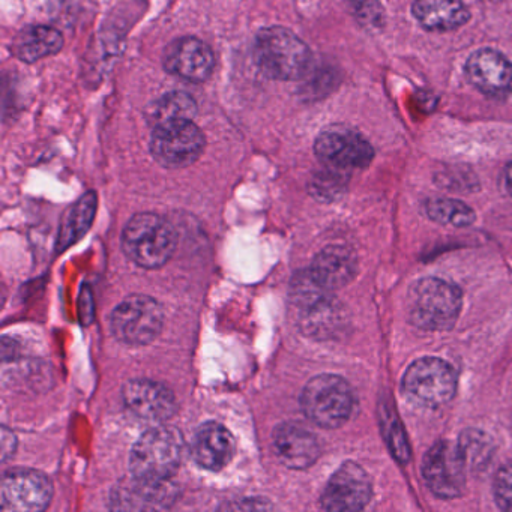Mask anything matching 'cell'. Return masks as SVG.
Masks as SVG:
<instances>
[{
  "label": "cell",
  "instance_id": "cell-19",
  "mask_svg": "<svg viewBox=\"0 0 512 512\" xmlns=\"http://www.w3.org/2000/svg\"><path fill=\"white\" fill-rule=\"evenodd\" d=\"M356 271H358L356 254L350 248L341 247V245L323 248L314 257L311 268L308 269L311 277L329 292L347 286L355 278Z\"/></svg>",
  "mask_w": 512,
  "mask_h": 512
},
{
  "label": "cell",
  "instance_id": "cell-11",
  "mask_svg": "<svg viewBox=\"0 0 512 512\" xmlns=\"http://www.w3.org/2000/svg\"><path fill=\"white\" fill-rule=\"evenodd\" d=\"M466 463L458 443L440 440L425 454L422 475L434 496L455 499L466 488Z\"/></svg>",
  "mask_w": 512,
  "mask_h": 512
},
{
  "label": "cell",
  "instance_id": "cell-25",
  "mask_svg": "<svg viewBox=\"0 0 512 512\" xmlns=\"http://www.w3.org/2000/svg\"><path fill=\"white\" fill-rule=\"evenodd\" d=\"M425 212L431 220L443 226L467 227L476 220L475 211L466 203L443 197L427 200Z\"/></svg>",
  "mask_w": 512,
  "mask_h": 512
},
{
  "label": "cell",
  "instance_id": "cell-29",
  "mask_svg": "<svg viewBox=\"0 0 512 512\" xmlns=\"http://www.w3.org/2000/svg\"><path fill=\"white\" fill-rule=\"evenodd\" d=\"M493 491L497 506L503 511L512 512V463L497 472Z\"/></svg>",
  "mask_w": 512,
  "mask_h": 512
},
{
  "label": "cell",
  "instance_id": "cell-24",
  "mask_svg": "<svg viewBox=\"0 0 512 512\" xmlns=\"http://www.w3.org/2000/svg\"><path fill=\"white\" fill-rule=\"evenodd\" d=\"M458 448H460L467 469L472 472H481L490 466L496 446L487 433L478 428H469L461 433Z\"/></svg>",
  "mask_w": 512,
  "mask_h": 512
},
{
  "label": "cell",
  "instance_id": "cell-9",
  "mask_svg": "<svg viewBox=\"0 0 512 512\" xmlns=\"http://www.w3.org/2000/svg\"><path fill=\"white\" fill-rule=\"evenodd\" d=\"M164 325L161 305L151 296L131 295L113 310V335L130 346H145L160 335Z\"/></svg>",
  "mask_w": 512,
  "mask_h": 512
},
{
  "label": "cell",
  "instance_id": "cell-32",
  "mask_svg": "<svg viewBox=\"0 0 512 512\" xmlns=\"http://www.w3.org/2000/svg\"><path fill=\"white\" fill-rule=\"evenodd\" d=\"M505 184L506 188H508L509 193L512 194V163L509 164L508 169H506Z\"/></svg>",
  "mask_w": 512,
  "mask_h": 512
},
{
  "label": "cell",
  "instance_id": "cell-15",
  "mask_svg": "<svg viewBox=\"0 0 512 512\" xmlns=\"http://www.w3.org/2000/svg\"><path fill=\"white\" fill-rule=\"evenodd\" d=\"M122 398L125 406L134 415L155 424L169 421L178 410L175 394L166 385L155 380H130L124 386Z\"/></svg>",
  "mask_w": 512,
  "mask_h": 512
},
{
  "label": "cell",
  "instance_id": "cell-21",
  "mask_svg": "<svg viewBox=\"0 0 512 512\" xmlns=\"http://www.w3.org/2000/svg\"><path fill=\"white\" fill-rule=\"evenodd\" d=\"M64 37L52 26H28L14 38L11 52L19 61L34 64L61 52Z\"/></svg>",
  "mask_w": 512,
  "mask_h": 512
},
{
  "label": "cell",
  "instance_id": "cell-6",
  "mask_svg": "<svg viewBox=\"0 0 512 512\" xmlns=\"http://www.w3.org/2000/svg\"><path fill=\"white\" fill-rule=\"evenodd\" d=\"M292 301L302 331L311 337H332L343 326V308L332 292L320 286L308 271L293 281Z\"/></svg>",
  "mask_w": 512,
  "mask_h": 512
},
{
  "label": "cell",
  "instance_id": "cell-10",
  "mask_svg": "<svg viewBox=\"0 0 512 512\" xmlns=\"http://www.w3.org/2000/svg\"><path fill=\"white\" fill-rule=\"evenodd\" d=\"M314 152L326 167L341 172L365 169L374 158L371 143L358 131L344 125L325 128L317 136Z\"/></svg>",
  "mask_w": 512,
  "mask_h": 512
},
{
  "label": "cell",
  "instance_id": "cell-2",
  "mask_svg": "<svg viewBox=\"0 0 512 512\" xmlns=\"http://www.w3.org/2000/svg\"><path fill=\"white\" fill-rule=\"evenodd\" d=\"M461 307V290L440 278L428 277L416 281L407 295L410 322L424 331H449L457 322Z\"/></svg>",
  "mask_w": 512,
  "mask_h": 512
},
{
  "label": "cell",
  "instance_id": "cell-17",
  "mask_svg": "<svg viewBox=\"0 0 512 512\" xmlns=\"http://www.w3.org/2000/svg\"><path fill=\"white\" fill-rule=\"evenodd\" d=\"M272 443L275 455L290 469H307L320 457V443L316 434L298 422H284L278 425Z\"/></svg>",
  "mask_w": 512,
  "mask_h": 512
},
{
  "label": "cell",
  "instance_id": "cell-16",
  "mask_svg": "<svg viewBox=\"0 0 512 512\" xmlns=\"http://www.w3.org/2000/svg\"><path fill=\"white\" fill-rule=\"evenodd\" d=\"M466 76L481 94L505 98L512 91V64L502 53L482 49L466 62Z\"/></svg>",
  "mask_w": 512,
  "mask_h": 512
},
{
  "label": "cell",
  "instance_id": "cell-3",
  "mask_svg": "<svg viewBox=\"0 0 512 512\" xmlns=\"http://www.w3.org/2000/svg\"><path fill=\"white\" fill-rule=\"evenodd\" d=\"M176 242L178 236L172 224L152 212L134 215L122 232L124 253L131 262L145 269L166 265L175 253Z\"/></svg>",
  "mask_w": 512,
  "mask_h": 512
},
{
  "label": "cell",
  "instance_id": "cell-20",
  "mask_svg": "<svg viewBox=\"0 0 512 512\" xmlns=\"http://www.w3.org/2000/svg\"><path fill=\"white\" fill-rule=\"evenodd\" d=\"M412 11L419 25L431 32L454 31L470 20L460 0H415Z\"/></svg>",
  "mask_w": 512,
  "mask_h": 512
},
{
  "label": "cell",
  "instance_id": "cell-7",
  "mask_svg": "<svg viewBox=\"0 0 512 512\" xmlns=\"http://www.w3.org/2000/svg\"><path fill=\"white\" fill-rule=\"evenodd\" d=\"M206 140L193 119L155 125L151 137V154L166 169H184L199 160Z\"/></svg>",
  "mask_w": 512,
  "mask_h": 512
},
{
  "label": "cell",
  "instance_id": "cell-12",
  "mask_svg": "<svg viewBox=\"0 0 512 512\" xmlns=\"http://www.w3.org/2000/svg\"><path fill=\"white\" fill-rule=\"evenodd\" d=\"M373 496V484L364 467L353 461H346L331 476L320 505L331 512L362 511Z\"/></svg>",
  "mask_w": 512,
  "mask_h": 512
},
{
  "label": "cell",
  "instance_id": "cell-13",
  "mask_svg": "<svg viewBox=\"0 0 512 512\" xmlns=\"http://www.w3.org/2000/svg\"><path fill=\"white\" fill-rule=\"evenodd\" d=\"M53 484L40 470L14 469L2 479V506L5 511H44L52 502Z\"/></svg>",
  "mask_w": 512,
  "mask_h": 512
},
{
  "label": "cell",
  "instance_id": "cell-30",
  "mask_svg": "<svg viewBox=\"0 0 512 512\" xmlns=\"http://www.w3.org/2000/svg\"><path fill=\"white\" fill-rule=\"evenodd\" d=\"M346 2L352 8L353 14L358 17L359 22L368 26L380 25L383 11L379 0H346Z\"/></svg>",
  "mask_w": 512,
  "mask_h": 512
},
{
  "label": "cell",
  "instance_id": "cell-5",
  "mask_svg": "<svg viewBox=\"0 0 512 512\" xmlns=\"http://www.w3.org/2000/svg\"><path fill=\"white\" fill-rule=\"evenodd\" d=\"M301 407L313 424L322 428H338L352 416L355 395L343 377L320 374L305 385Z\"/></svg>",
  "mask_w": 512,
  "mask_h": 512
},
{
  "label": "cell",
  "instance_id": "cell-28",
  "mask_svg": "<svg viewBox=\"0 0 512 512\" xmlns=\"http://www.w3.org/2000/svg\"><path fill=\"white\" fill-rule=\"evenodd\" d=\"M341 170L331 169L328 167L326 172L317 173L311 181V193L316 196L317 199L323 200V202H331V200L337 199L343 194L344 188H346V176Z\"/></svg>",
  "mask_w": 512,
  "mask_h": 512
},
{
  "label": "cell",
  "instance_id": "cell-18",
  "mask_svg": "<svg viewBox=\"0 0 512 512\" xmlns=\"http://www.w3.org/2000/svg\"><path fill=\"white\" fill-rule=\"evenodd\" d=\"M236 451L233 434L218 422H206L194 434L191 455L206 470L224 469L232 461Z\"/></svg>",
  "mask_w": 512,
  "mask_h": 512
},
{
  "label": "cell",
  "instance_id": "cell-31",
  "mask_svg": "<svg viewBox=\"0 0 512 512\" xmlns=\"http://www.w3.org/2000/svg\"><path fill=\"white\" fill-rule=\"evenodd\" d=\"M83 301H85V310H82V319L83 322L89 323L94 317V301H92L91 292L88 289H85V293L82 295Z\"/></svg>",
  "mask_w": 512,
  "mask_h": 512
},
{
  "label": "cell",
  "instance_id": "cell-27",
  "mask_svg": "<svg viewBox=\"0 0 512 512\" xmlns=\"http://www.w3.org/2000/svg\"><path fill=\"white\" fill-rule=\"evenodd\" d=\"M379 421L383 437H385L395 460L400 461L401 464H406L410 460L409 442H407L406 434H404L397 415L388 403H380Z\"/></svg>",
  "mask_w": 512,
  "mask_h": 512
},
{
  "label": "cell",
  "instance_id": "cell-14",
  "mask_svg": "<svg viewBox=\"0 0 512 512\" xmlns=\"http://www.w3.org/2000/svg\"><path fill=\"white\" fill-rule=\"evenodd\" d=\"M164 68L179 79L202 83L214 73V52L199 38H178L164 53Z\"/></svg>",
  "mask_w": 512,
  "mask_h": 512
},
{
  "label": "cell",
  "instance_id": "cell-23",
  "mask_svg": "<svg viewBox=\"0 0 512 512\" xmlns=\"http://www.w3.org/2000/svg\"><path fill=\"white\" fill-rule=\"evenodd\" d=\"M95 212H97V196L91 191V193L85 194L65 215L61 233H59L58 250H65L86 235L94 223Z\"/></svg>",
  "mask_w": 512,
  "mask_h": 512
},
{
  "label": "cell",
  "instance_id": "cell-26",
  "mask_svg": "<svg viewBox=\"0 0 512 512\" xmlns=\"http://www.w3.org/2000/svg\"><path fill=\"white\" fill-rule=\"evenodd\" d=\"M197 115V103L185 92H170L155 103L151 118L155 125L164 122L185 121Z\"/></svg>",
  "mask_w": 512,
  "mask_h": 512
},
{
  "label": "cell",
  "instance_id": "cell-22",
  "mask_svg": "<svg viewBox=\"0 0 512 512\" xmlns=\"http://www.w3.org/2000/svg\"><path fill=\"white\" fill-rule=\"evenodd\" d=\"M172 500L169 482L157 484L134 476L128 484H122L113 496L116 508L121 509H164Z\"/></svg>",
  "mask_w": 512,
  "mask_h": 512
},
{
  "label": "cell",
  "instance_id": "cell-8",
  "mask_svg": "<svg viewBox=\"0 0 512 512\" xmlns=\"http://www.w3.org/2000/svg\"><path fill=\"white\" fill-rule=\"evenodd\" d=\"M401 385L410 400L422 406L440 407L454 398L457 373L443 359L425 356L407 368Z\"/></svg>",
  "mask_w": 512,
  "mask_h": 512
},
{
  "label": "cell",
  "instance_id": "cell-4",
  "mask_svg": "<svg viewBox=\"0 0 512 512\" xmlns=\"http://www.w3.org/2000/svg\"><path fill=\"white\" fill-rule=\"evenodd\" d=\"M182 460L181 437L170 428L157 427L140 436L131 449L130 470L142 481L169 482Z\"/></svg>",
  "mask_w": 512,
  "mask_h": 512
},
{
  "label": "cell",
  "instance_id": "cell-1",
  "mask_svg": "<svg viewBox=\"0 0 512 512\" xmlns=\"http://www.w3.org/2000/svg\"><path fill=\"white\" fill-rule=\"evenodd\" d=\"M253 59L260 73L278 82L301 80L313 64L307 44L283 26L262 29L256 35Z\"/></svg>",
  "mask_w": 512,
  "mask_h": 512
}]
</instances>
